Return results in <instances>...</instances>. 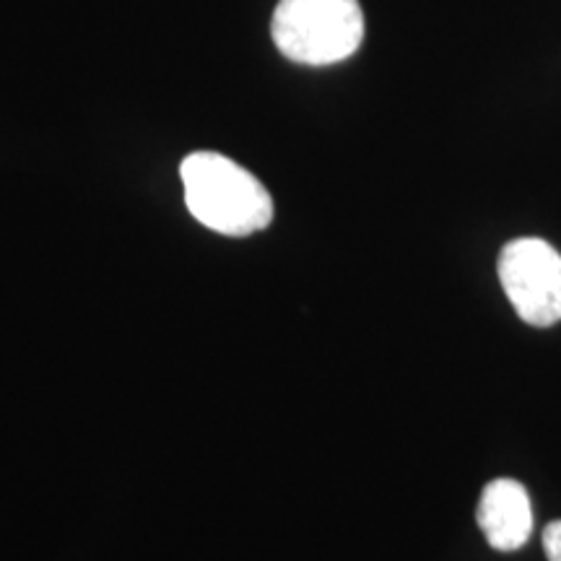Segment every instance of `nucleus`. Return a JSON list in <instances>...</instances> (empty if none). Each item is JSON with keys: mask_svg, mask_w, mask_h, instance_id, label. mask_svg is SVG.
Masks as SVG:
<instances>
[{"mask_svg": "<svg viewBox=\"0 0 561 561\" xmlns=\"http://www.w3.org/2000/svg\"><path fill=\"white\" fill-rule=\"evenodd\" d=\"M479 525L491 549L517 551L533 533V504L520 481L496 479L483 489Z\"/></svg>", "mask_w": 561, "mask_h": 561, "instance_id": "obj_4", "label": "nucleus"}, {"mask_svg": "<svg viewBox=\"0 0 561 561\" xmlns=\"http://www.w3.org/2000/svg\"><path fill=\"white\" fill-rule=\"evenodd\" d=\"M543 549L549 561H561V520L551 523L543 530Z\"/></svg>", "mask_w": 561, "mask_h": 561, "instance_id": "obj_5", "label": "nucleus"}, {"mask_svg": "<svg viewBox=\"0 0 561 561\" xmlns=\"http://www.w3.org/2000/svg\"><path fill=\"white\" fill-rule=\"evenodd\" d=\"M185 203L203 227L250 237L273 221L271 193L255 174L214 151H195L180 167Z\"/></svg>", "mask_w": 561, "mask_h": 561, "instance_id": "obj_1", "label": "nucleus"}, {"mask_svg": "<svg viewBox=\"0 0 561 561\" xmlns=\"http://www.w3.org/2000/svg\"><path fill=\"white\" fill-rule=\"evenodd\" d=\"M500 280L528 325L549 328L561 320V255L549 242L523 237L504 244Z\"/></svg>", "mask_w": 561, "mask_h": 561, "instance_id": "obj_3", "label": "nucleus"}, {"mask_svg": "<svg viewBox=\"0 0 561 561\" xmlns=\"http://www.w3.org/2000/svg\"><path fill=\"white\" fill-rule=\"evenodd\" d=\"M271 34L289 60L331 66L359 50L364 13L359 0H280Z\"/></svg>", "mask_w": 561, "mask_h": 561, "instance_id": "obj_2", "label": "nucleus"}]
</instances>
